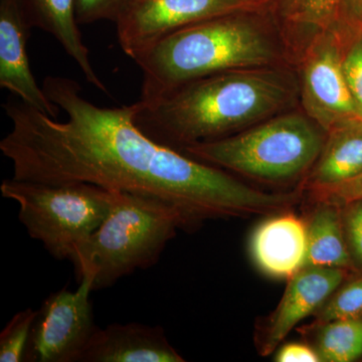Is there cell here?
<instances>
[{
    "instance_id": "26",
    "label": "cell",
    "mask_w": 362,
    "mask_h": 362,
    "mask_svg": "<svg viewBox=\"0 0 362 362\" xmlns=\"http://www.w3.org/2000/svg\"><path fill=\"white\" fill-rule=\"evenodd\" d=\"M342 7L352 20L362 23V0H343Z\"/></svg>"
},
{
    "instance_id": "22",
    "label": "cell",
    "mask_w": 362,
    "mask_h": 362,
    "mask_svg": "<svg viewBox=\"0 0 362 362\" xmlns=\"http://www.w3.org/2000/svg\"><path fill=\"white\" fill-rule=\"evenodd\" d=\"M342 68L350 94L356 104L357 116L362 119V35L342 58Z\"/></svg>"
},
{
    "instance_id": "6",
    "label": "cell",
    "mask_w": 362,
    "mask_h": 362,
    "mask_svg": "<svg viewBox=\"0 0 362 362\" xmlns=\"http://www.w3.org/2000/svg\"><path fill=\"white\" fill-rule=\"evenodd\" d=\"M4 199L18 206V220L33 240L59 261L71 262L106 218L114 190L90 185H49L11 177L0 185Z\"/></svg>"
},
{
    "instance_id": "15",
    "label": "cell",
    "mask_w": 362,
    "mask_h": 362,
    "mask_svg": "<svg viewBox=\"0 0 362 362\" xmlns=\"http://www.w3.org/2000/svg\"><path fill=\"white\" fill-rule=\"evenodd\" d=\"M33 26L52 35L75 61L88 83L109 94L90 61L76 18L75 0H23Z\"/></svg>"
},
{
    "instance_id": "21",
    "label": "cell",
    "mask_w": 362,
    "mask_h": 362,
    "mask_svg": "<svg viewBox=\"0 0 362 362\" xmlns=\"http://www.w3.org/2000/svg\"><path fill=\"white\" fill-rule=\"evenodd\" d=\"M132 0H75L76 18L78 25L100 21H116Z\"/></svg>"
},
{
    "instance_id": "16",
    "label": "cell",
    "mask_w": 362,
    "mask_h": 362,
    "mask_svg": "<svg viewBox=\"0 0 362 362\" xmlns=\"http://www.w3.org/2000/svg\"><path fill=\"white\" fill-rule=\"evenodd\" d=\"M306 226L305 266L329 267L347 271L354 268L343 226L341 204L330 199H318Z\"/></svg>"
},
{
    "instance_id": "11",
    "label": "cell",
    "mask_w": 362,
    "mask_h": 362,
    "mask_svg": "<svg viewBox=\"0 0 362 362\" xmlns=\"http://www.w3.org/2000/svg\"><path fill=\"white\" fill-rule=\"evenodd\" d=\"M304 97L312 116L327 130L341 119L357 116L342 58L329 39L321 40L309 54L304 68Z\"/></svg>"
},
{
    "instance_id": "3",
    "label": "cell",
    "mask_w": 362,
    "mask_h": 362,
    "mask_svg": "<svg viewBox=\"0 0 362 362\" xmlns=\"http://www.w3.org/2000/svg\"><path fill=\"white\" fill-rule=\"evenodd\" d=\"M268 37L235 13L216 16L171 33L136 61L143 80L140 102H151L199 78L269 65Z\"/></svg>"
},
{
    "instance_id": "17",
    "label": "cell",
    "mask_w": 362,
    "mask_h": 362,
    "mask_svg": "<svg viewBox=\"0 0 362 362\" xmlns=\"http://www.w3.org/2000/svg\"><path fill=\"white\" fill-rule=\"evenodd\" d=\"M313 327V349L320 362H351L362 356V318L337 319Z\"/></svg>"
},
{
    "instance_id": "13",
    "label": "cell",
    "mask_w": 362,
    "mask_h": 362,
    "mask_svg": "<svg viewBox=\"0 0 362 362\" xmlns=\"http://www.w3.org/2000/svg\"><path fill=\"white\" fill-rule=\"evenodd\" d=\"M251 250L257 266L267 275L292 277L306 262V221L290 211L274 214L255 230Z\"/></svg>"
},
{
    "instance_id": "19",
    "label": "cell",
    "mask_w": 362,
    "mask_h": 362,
    "mask_svg": "<svg viewBox=\"0 0 362 362\" xmlns=\"http://www.w3.org/2000/svg\"><path fill=\"white\" fill-rule=\"evenodd\" d=\"M314 316L313 326L337 319L362 318V277L338 288Z\"/></svg>"
},
{
    "instance_id": "25",
    "label": "cell",
    "mask_w": 362,
    "mask_h": 362,
    "mask_svg": "<svg viewBox=\"0 0 362 362\" xmlns=\"http://www.w3.org/2000/svg\"><path fill=\"white\" fill-rule=\"evenodd\" d=\"M317 197L318 199H330V201L337 202L341 206L362 199V175Z\"/></svg>"
},
{
    "instance_id": "2",
    "label": "cell",
    "mask_w": 362,
    "mask_h": 362,
    "mask_svg": "<svg viewBox=\"0 0 362 362\" xmlns=\"http://www.w3.org/2000/svg\"><path fill=\"white\" fill-rule=\"evenodd\" d=\"M288 89L278 76L254 69L214 74L151 102H135L138 127L154 141L182 150L233 135L277 111Z\"/></svg>"
},
{
    "instance_id": "9",
    "label": "cell",
    "mask_w": 362,
    "mask_h": 362,
    "mask_svg": "<svg viewBox=\"0 0 362 362\" xmlns=\"http://www.w3.org/2000/svg\"><path fill=\"white\" fill-rule=\"evenodd\" d=\"M347 277V270L304 266L288 279L284 295L257 331L259 354H273L286 337L307 317L315 314Z\"/></svg>"
},
{
    "instance_id": "8",
    "label": "cell",
    "mask_w": 362,
    "mask_h": 362,
    "mask_svg": "<svg viewBox=\"0 0 362 362\" xmlns=\"http://www.w3.org/2000/svg\"><path fill=\"white\" fill-rule=\"evenodd\" d=\"M245 6L246 0H132L116 21L119 44L136 62L171 33Z\"/></svg>"
},
{
    "instance_id": "4",
    "label": "cell",
    "mask_w": 362,
    "mask_h": 362,
    "mask_svg": "<svg viewBox=\"0 0 362 362\" xmlns=\"http://www.w3.org/2000/svg\"><path fill=\"white\" fill-rule=\"evenodd\" d=\"M178 230H185V223L173 206L114 190L106 218L71 259L78 281L89 274L93 290L98 291L135 271L151 268Z\"/></svg>"
},
{
    "instance_id": "14",
    "label": "cell",
    "mask_w": 362,
    "mask_h": 362,
    "mask_svg": "<svg viewBox=\"0 0 362 362\" xmlns=\"http://www.w3.org/2000/svg\"><path fill=\"white\" fill-rule=\"evenodd\" d=\"M327 139L314 164L310 187L320 197L362 175V119L347 117L328 129Z\"/></svg>"
},
{
    "instance_id": "20",
    "label": "cell",
    "mask_w": 362,
    "mask_h": 362,
    "mask_svg": "<svg viewBox=\"0 0 362 362\" xmlns=\"http://www.w3.org/2000/svg\"><path fill=\"white\" fill-rule=\"evenodd\" d=\"M343 0H287L292 20L311 28H325L334 21Z\"/></svg>"
},
{
    "instance_id": "7",
    "label": "cell",
    "mask_w": 362,
    "mask_h": 362,
    "mask_svg": "<svg viewBox=\"0 0 362 362\" xmlns=\"http://www.w3.org/2000/svg\"><path fill=\"white\" fill-rule=\"evenodd\" d=\"M76 291L64 288L45 298L33 323L26 362H80L97 325L90 300L93 279L85 274Z\"/></svg>"
},
{
    "instance_id": "24",
    "label": "cell",
    "mask_w": 362,
    "mask_h": 362,
    "mask_svg": "<svg viewBox=\"0 0 362 362\" xmlns=\"http://www.w3.org/2000/svg\"><path fill=\"white\" fill-rule=\"evenodd\" d=\"M275 361L278 362H319L318 354L310 345L303 343H289L281 347Z\"/></svg>"
},
{
    "instance_id": "12",
    "label": "cell",
    "mask_w": 362,
    "mask_h": 362,
    "mask_svg": "<svg viewBox=\"0 0 362 362\" xmlns=\"http://www.w3.org/2000/svg\"><path fill=\"white\" fill-rule=\"evenodd\" d=\"M161 326L114 323L96 328L80 362H183Z\"/></svg>"
},
{
    "instance_id": "1",
    "label": "cell",
    "mask_w": 362,
    "mask_h": 362,
    "mask_svg": "<svg viewBox=\"0 0 362 362\" xmlns=\"http://www.w3.org/2000/svg\"><path fill=\"white\" fill-rule=\"evenodd\" d=\"M45 94L66 120L23 101H7L11 122L0 151L13 163V178L49 185L90 183L165 202L182 216L185 230L216 218L274 216L290 211L297 192H262L145 134L136 124V104L101 107L82 95L76 81L49 76Z\"/></svg>"
},
{
    "instance_id": "10",
    "label": "cell",
    "mask_w": 362,
    "mask_h": 362,
    "mask_svg": "<svg viewBox=\"0 0 362 362\" xmlns=\"http://www.w3.org/2000/svg\"><path fill=\"white\" fill-rule=\"evenodd\" d=\"M33 28L23 0H0V87L54 119L59 108L37 85L26 45Z\"/></svg>"
},
{
    "instance_id": "18",
    "label": "cell",
    "mask_w": 362,
    "mask_h": 362,
    "mask_svg": "<svg viewBox=\"0 0 362 362\" xmlns=\"http://www.w3.org/2000/svg\"><path fill=\"white\" fill-rule=\"evenodd\" d=\"M37 312L26 308L18 312L0 333V361H25L33 323Z\"/></svg>"
},
{
    "instance_id": "5",
    "label": "cell",
    "mask_w": 362,
    "mask_h": 362,
    "mask_svg": "<svg viewBox=\"0 0 362 362\" xmlns=\"http://www.w3.org/2000/svg\"><path fill=\"white\" fill-rule=\"evenodd\" d=\"M325 141L315 124L294 113L245 132L190 145L182 153L216 168L272 182L293 180L308 171Z\"/></svg>"
},
{
    "instance_id": "23",
    "label": "cell",
    "mask_w": 362,
    "mask_h": 362,
    "mask_svg": "<svg viewBox=\"0 0 362 362\" xmlns=\"http://www.w3.org/2000/svg\"><path fill=\"white\" fill-rule=\"evenodd\" d=\"M342 218L354 263L362 266V199L343 204Z\"/></svg>"
}]
</instances>
